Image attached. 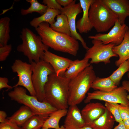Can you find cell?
I'll return each instance as SVG.
<instances>
[{"label":"cell","mask_w":129,"mask_h":129,"mask_svg":"<svg viewBox=\"0 0 129 129\" xmlns=\"http://www.w3.org/2000/svg\"><path fill=\"white\" fill-rule=\"evenodd\" d=\"M20 38L22 43L17 46V50L22 53L30 63L37 62L43 59L44 52L48 50L49 48L43 43L39 36L25 27L22 29Z\"/></svg>","instance_id":"4"},{"label":"cell","mask_w":129,"mask_h":129,"mask_svg":"<svg viewBox=\"0 0 129 129\" xmlns=\"http://www.w3.org/2000/svg\"><path fill=\"white\" fill-rule=\"evenodd\" d=\"M13 72L16 73L18 77L17 83L13 88L22 86L27 90L30 95L36 97V93L34 89L32 81V68L31 64L16 59L11 66Z\"/></svg>","instance_id":"9"},{"label":"cell","mask_w":129,"mask_h":129,"mask_svg":"<svg viewBox=\"0 0 129 129\" xmlns=\"http://www.w3.org/2000/svg\"><path fill=\"white\" fill-rule=\"evenodd\" d=\"M61 13L59 10L48 8L46 12L40 16L33 18L30 22V25L35 28L38 27L41 23L46 22L50 25L55 22L56 16Z\"/></svg>","instance_id":"22"},{"label":"cell","mask_w":129,"mask_h":129,"mask_svg":"<svg viewBox=\"0 0 129 129\" xmlns=\"http://www.w3.org/2000/svg\"><path fill=\"white\" fill-rule=\"evenodd\" d=\"M106 109L105 106L99 102L88 103L81 111L86 126L98 118Z\"/></svg>","instance_id":"15"},{"label":"cell","mask_w":129,"mask_h":129,"mask_svg":"<svg viewBox=\"0 0 129 129\" xmlns=\"http://www.w3.org/2000/svg\"><path fill=\"white\" fill-rule=\"evenodd\" d=\"M43 3L49 8L61 11L63 8L56 0H43Z\"/></svg>","instance_id":"33"},{"label":"cell","mask_w":129,"mask_h":129,"mask_svg":"<svg viewBox=\"0 0 129 129\" xmlns=\"http://www.w3.org/2000/svg\"><path fill=\"white\" fill-rule=\"evenodd\" d=\"M117 107L123 120L129 118V105H125L115 103Z\"/></svg>","instance_id":"32"},{"label":"cell","mask_w":129,"mask_h":129,"mask_svg":"<svg viewBox=\"0 0 129 129\" xmlns=\"http://www.w3.org/2000/svg\"><path fill=\"white\" fill-rule=\"evenodd\" d=\"M122 86L129 93V81L127 80L123 81L122 82ZM127 97L129 101V94L128 95Z\"/></svg>","instance_id":"37"},{"label":"cell","mask_w":129,"mask_h":129,"mask_svg":"<svg viewBox=\"0 0 129 129\" xmlns=\"http://www.w3.org/2000/svg\"><path fill=\"white\" fill-rule=\"evenodd\" d=\"M67 111V109H59L52 113L45 120L42 128L59 129V121L62 118L66 115Z\"/></svg>","instance_id":"24"},{"label":"cell","mask_w":129,"mask_h":129,"mask_svg":"<svg viewBox=\"0 0 129 129\" xmlns=\"http://www.w3.org/2000/svg\"><path fill=\"white\" fill-rule=\"evenodd\" d=\"M115 121L113 115L107 109L104 113L100 117L86 126L93 129H111Z\"/></svg>","instance_id":"19"},{"label":"cell","mask_w":129,"mask_h":129,"mask_svg":"<svg viewBox=\"0 0 129 129\" xmlns=\"http://www.w3.org/2000/svg\"><path fill=\"white\" fill-rule=\"evenodd\" d=\"M59 129H66L64 126L63 125L61 126L60 127Z\"/></svg>","instance_id":"42"},{"label":"cell","mask_w":129,"mask_h":129,"mask_svg":"<svg viewBox=\"0 0 129 129\" xmlns=\"http://www.w3.org/2000/svg\"><path fill=\"white\" fill-rule=\"evenodd\" d=\"M7 114L6 112L2 110L0 111V122L2 123L4 122L6 119L7 117Z\"/></svg>","instance_id":"38"},{"label":"cell","mask_w":129,"mask_h":129,"mask_svg":"<svg viewBox=\"0 0 129 129\" xmlns=\"http://www.w3.org/2000/svg\"><path fill=\"white\" fill-rule=\"evenodd\" d=\"M127 91L122 86L118 87L113 91L109 92L96 90L92 92L88 93L84 102L85 103H88L91 100L96 99L128 105H129V101L127 97L128 95Z\"/></svg>","instance_id":"10"},{"label":"cell","mask_w":129,"mask_h":129,"mask_svg":"<svg viewBox=\"0 0 129 129\" xmlns=\"http://www.w3.org/2000/svg\"><path fill=\"white\" fill-rule=\"evenodd\" d=\"M63 126L66 129H80L86 126L81 111L77 105L70 106Z\"/></svg>","instance_id":"16"},{"label":"cell","mask_w":129,"mask_h":129,"mask_svg":"<svg viewBox=\"0 0 129 129\" xmlns=\"http://www.w3.org/2000/svg\"><path fill=\"white\" fill-rule=\"evenodd\" d=\"M30 63L32 67V81L36 97L39 101L44 102L45 86L49 75L54 71L50 64L43 59L37 62L32 61Z\"/></svg>","instance_id":"7"},{"label":"cell","mask_w":129,"mask_h":129,"mask_svg":"<svg viewBox=\"0 0 129 129\" xmlns=\"http://www.w3.org/2000/svg\"><path fill=\"white\" fill-rule=\"evenodd\" d=\"M51 28L57 32L71 36L68 21L66 16L61 14L57 16L56 21L50 25Z\"/></svg>","instance_id":"25"},{"label":"cell","mask_w":129,"mask_h":129,"mask_svg":"<svg viewBox=\"0 0 129 129\" xmlns=\"http://www.w3.org/2000/svg\"><path fill=\"white\" fill-rule=\"evenodd\" d=\"M42 129H48L46 128H42Z\"/></svg>","instance_id":"44"},{"label":"cell","mask_w":129,"mask_h":129,"mask_svg":"<svg viewBox=\"0 0 129 129\" xmlns=\"http://www.w3.org/2000/svg\"><path fill=\"white\" fill-rule=\"evenodd\" d=\"M47 119L40 115H34L23 125L22 129H40Z\"/></svg>","instance_id":"29"},{"label":"cell","mask_w":129,"mask_h":129,"mask_svg":"<svg viewBox=\"0 0 129 129\" xmlns=\"http://www.w3.org/2000/svg\"><path fill=\"white\" fill-rule=\"evenodd\" d=\"M0 129H22L21 128L6 118L0 124Z\"/></svg>","instance_id":"34"},{"label":"cell","mask_w":129,"mask_h":129,"mask_svg":"<svg viewBox=\"0 0 129 129\" xmlns=\"http://www.w3.org/2000/svg\"><path fill=\"white\" fill-rule=\"evenodd\" d=\"M105 102V106L113 115L115 121L118 123L123 121L121 117L118 108L115 104Z\"/></svg>","instance_id":"30"},{"label":"cell","mask_w":129,"mask_h":129,"mask_svg":"<svg viewBox=\"0 0 129 129\" xmlns=\"http://www.w3.org/2000/svg\"><path fill=\"white\" fill-rule=\"evenodd\" d=\"M103 2L117 16L122 25L125 24L126 17L129 16V0H102Z\"/></svg>","instance_id":"14"},{"label":"cell","mask_w":129,"mask_h":129,"mask_svg":"<svg viewBox=\"0 0 129 129\" xmlns=\"http://www.w3.org/2000/svg\"><path fill=\"white\" fill-rule=\"evenodd\" d=\"M12 48L11 44L0 46V61H5L9 55Z\"/></svg>","instance_id":"31"},{"label":"cell","mask_w":129,"mask_h":129,"mask_svg":"<svg viewBox=\"0 0 129 129\" xmlns=\"http://www.w3.org/2000/svg\"><path fill=\"white\" fill-rule=\"evenodd\" d=\"M124 124L127 129H129V118L123 121Z\"/></svg>","instance_id":"40"},{"label":"cell","mask_w":129,"mask_h":129,"mask_svg":"<svg viewBox=\"0 0 129 129\" xmlns=\"http://www.w3.org/2000/svg\"><path fill=\"white\" fill-rule=\"evenodd\" d=\"M70 80L54 72L49 75L44 87V102L57 109H67Z\"/></svg>","instance_id":"2"},{"label":"cell","mask_w":129,"mask_h":129,"mask_svg":"<svg viewBox=\"0 0 129 129\" xmlns=\"http://www.w3.org/2000/svg\"><path fill=\"white\" fill-rule=\"evenodd\" d=\"M8 78L6 77H0V90L4 88H7L8 90L12 89L13 87L8 85Z\"/></svg>","instance_id":"35"},{"label":"cell","mask_w":129,"mask_h":129,"mask_svg":"<svg viewBox=\"0 0 129 129\" xmlns=\"http://www.w3.org/2000/svg\"><path fill=\"white\" fill-rule=\"evenodd\" d=\"M10 19L8 16L0 19V46L7 44L10 39Z\"/></svg>","instance_id":"26"},{"label":"cell","mask_w":129,"mask_h":129,"mask_svg":"<svg viewBox=\"0 0 129 129\" xmlns=\"http://www.w3.org/2000/svg\"><path fill=\"white\" fill-rule=\"evenodd\" d=\"M58 3L64 7H66L70 5L73 1V0H56Z\"/></svg>","instance_id":"36"},{"label":"cell","mask_w":129,"mask_h":129,"mask_svg":"<svg viewBox=\"0 0 129 129\" xmlns=\"http://www.w3.org/2000/svg\"><path fill=\"white\" fill-rule=\"evenodd\" d=\"M127 76L128 77V78H129V71L128 72V74Z\"/></svg>","instance_id":"43"},{"label":"cell","mask_w":129,"mask_h":129,"mask_svg":"<svg viewBox=\"0 0 129 129\" xmlns=\"http://www.w3.org/2000/svg\"><path fill=\"white\" fill-rule=\"evenodd\" d=\"M76 0L68 6L63 7L60 11L61 14L67 16L69 22L71 33V36L77 40L80 41L83 48L86 50L89 48L81 35L77 32L76 28V19L77 16L82 11L80 3H76Z\"/></svg>","instance_id":"12"},{"label":"cell","mask_w":129,"mask_h":129,"mask_svg":"<svg viewBox=\"0 0 129 129\" xmlns=\"http://www.w3.org/2000/svg\"><path fill=\"white\" fill-rule=\"evenodd\" d=\"M93 46L86 50L84 58L91 59L90 64H98L103 62L105 64L110 63V59L118 56L114 54L112 49L114 44L112 43L105 44L102 41L92 39Z\"/></svg>","instance_id":"8"},{"label":"cell","mask_w":129,"mask_h":129,"mask_svg":"<svg viewBox=\"0 0 129 129\" xmlns=\"http://www.w3.org/2000/svg\"><path fill=\"white\" fill-rule=\"evenodd\" d=\"M94 0H79V3L82 9V17L76 23V28L81 33H87L93 28L90 22L88 12L91 4Z\"/></svg>","instance_id":"17"},{"label":"cell","mask_w":129,"mask_h":129,"mask_svg":"<svg viewBox=\"0 0 129 129\" xmlns=\"http://www.w3.org/2000/svg\"><path fill=\"white\" fill-rule=\"evenodd\" d=\"M42 59L50 64L57 75H63L73 61L48 50L44 52Z\"/></svg>","instance_id":"13"},{"label":"cell","mask_w":129,"mask_h":129,"mask_svg":"<svg viewBox=\"0 0 129 129\" xmlns=\"http://www.w3.org/2000/svg\"><path fill=\"white\" fill-rule=\"evenodd\" d=\"M35 115L34 113L30 108L24 105L7 118L19 126H22L30 118Z\"/></svg>","instance_id":"21"},{"label":"cell","mask_w":129,"mask_h":129,"mask_svg":"<svg viewBox=\"0 0 129 129\" xmlns=\"http://www.w3.org/2000/svg\"><path fill=\"white\" fill-rule=\"evenodd\" d=\"M96 77L93 67L91 65L70 80L69 105H77L83 100Z\"/></svg>","instance_id":"3"},{"label":"cell","mask_w":129,"mask_h":129,"mask_svg":"<svg viewBox=\"0 0 129 129\" xmlns=\"http://www.w3.org/2000/svg\"><path fill=\"white\" fill-rule=\"evenodd\" d=\"M89 60L83 58L81 60L76 59L72 61L63 76L70 80L74 78L91 65L89 63Z\"/></svg>","instance_id":"20"},{"label":"cell","mask_w":129,"mask_h":129,"mask_svg":"<svg viewBox=\"0 0 129 129\" xmlns=\"http://www.w3.org/2000/svg\"><path fill=\"white\" fill-rule=\"evenodd\" d=\"M88 15L92 26L98 32L108 31L113 26L118 19L102 0H94L90 5Z\"/></svg>","instance_id":"5"},{"label":"cell","mask_w":129,"mask_h":129,"mask_svg":"<svg viewBox=\"0 0 129 129\" xmlns=\"http://www.w3.org/2000/svg\"><path fill=\"white\" fill-rule=\"evenodd\" d=\"M113 129H127L125 126L123 121L119 123Z\"/></svg>","instance_id":"39"},{"label":"cell","mask_w":129,"mask_h":129,"mask_svg":"<svg viewBox=\"0 0 129 129\" xmlns=\"http://www.w3.org/2000/svg\"><path fill=\"white\" fill-rule=\"evenodd\" d=\"M35 30L43 43L49 48L74 56L76 55L79 43L71 36L54 31L47 22L41 23Z\"/></svg>","instance_id":"1"},{"label":"cell","mask_w":129,"mask_h":129,"mask_svg":"<svg viewBox=\"0 0 129 129\" xmlns=\"http://www.w3.org/2000/svg\"><path fill=\"white\" fill-rule=\"evenodd\" d=\"M129 71V59L122 63L109 77L118 86L124 75Z\"/></svg>","instance_id":"28"},{"label":"cell","mask_w":129,"mask_h":129,"mask_svg":"<svg viewBox=\"0 0 129 129\" xmlns=\"http://www.w3.org/2000/svg\"><path fill=\"white\" fill-rule=\"evenodd\" d=\"M30 4V6L26 9L22 8L20 12L22 15H26L33 12H37L41 15L46 11L48 8L44 5L41 4L37 0H27Z\"/></svg>","instance_id":"27"},{"label":"cell","mask_w":129,"mask_h":129,"mask_svg":"<svg viewBox=\"0 0 129 129\" xmlns=\"http://www.w3.org/2000/svg\"><path fill=\"white\" fill-rule=\"evenodd\" d=\"M80 129H93L90 127L88 126H85Z\"/></svg>","instance_id":"41"},{"label":"cell","mask_w":129,"mask_h":129,"mask_svg":"<svg viewBox=\"0 0 129 129\" xmlns=\"http://www.w3.org/2000/svg\"><path fill=\"white\" fill-rule=\"evenodd\" d=\"M117 87L109 76L102 78L97 77L91 87L94 90L105 92L112 91Z\"/></svg>","instance_id":"23"},{"label":"cell","mask_w":129,"mask_h":129,"mask_svg":"<svg viewBox=\"0 0 129 129\" xmlns=\"http://www.w3.org/2000/svg\"><path fill=\"white\" fill-rule=\"evenodd\" d=\"M129 29L127 26L125 24L122 25L117 19L113 28L108 33H99L94 35L90 36L88 38L100 40L105 44L112 43L117 46L122 42L126 31Z\"/></svg>","instance_id":"11"},{"label":"cell","mask_w":129,"mask_h":129,"mask_svg":"<svg viewBox=\"0 0 129 129\" xmlns=\"http://www.w3.org/2000/svg\"><path fill=\"white\" fill-rule=\"evenodd\" d=\"M14 88L8 93L9 97L29 107L35 115L47 119L50 114L57 110L46 102L39 101L36 97L28 95L26 89L23 87L18 86Z\"/></svg>","instance_id":"6"},{"label":"cell","mask_w":129,"mask_h":129,"mask_svg":"<svg viewBox=\"0 0 129 129\" xmlns=\"http://www.w3.org/2000/svg\"><path fill=\"white\" fill-rule=\"evenodd\" d=\"M112 51L119 57V59L115 62L117 66L119 67L123 62L129 59V29L126 31L121 43L114 46Z\"/></svg>","instance_id":"18"}]
</instances>
